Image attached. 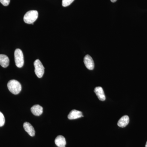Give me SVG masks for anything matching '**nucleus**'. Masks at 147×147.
<instances>
[{"mask_svg": "<svg viewBox=\"0 0 147 147\" xmlns=\"http://www.w3.org/2000/svg\"><path fill=\"white\" fill-rule=\"evenodd\" d=\"M7 88L11 92L15 95L19 94L22 89L21 84L16 80L9 81L7 84Z\"/></svg>", "mask_w": 147, "mask_h": 147, "instance_id": "f257e3e1", "label": "nucleus"}, {"mask_svg": "<svg viewBox=\"0 0 147 147\" xmlns=\"http://www.w3.org/2000/svg\"><path fill=\"white\" fill-rule=\"evenodd\" d=\"M38 17V12L36 10H30L28 11L24 15V22L27 24H33Z\"/></svg>", "mask_w": 147, "mask_h": 147, "instance_id": "f03ea898", "label": "nucleus"}, {"mask_svg": "<svg viewBox=\"0 0 147 147\" xmlns=\"http://www.w3.org/2000/svg\"><path fill=\"white\" fill-rule=\"evenodd\" d=\"M14 59L16 66L21 68L24 65V55L22 50L20 49H16L14 52Z\"/></svg>", "mask_w": 147, "mask_h": 147, "instance_id": "7ed1b4c3", "label": "nucleus"}, {"mask_svg": "<svg viewBox=\"0 0 147 147\" xmlns=\"http://www.w3.org/2000/svg\"><path fill=\"white\" fill-rule=\"evenodd\" d=\"M35 73L38 78H41L42 77L45 71V68L39 59L35 61L34 63Z\"/></svg>", "mask_w": 147, "mask_h": 147, "instance_id": "20e7f679", "label": "nucleus"}, {"mask_svg": "<svg viewBox=\"0 0 147 147\" xmlns=\"http://www.w3.org/2000/svg\"><path fill=\"white\" fill-rule=\"evenodd\" d=\"M84 63L86 67L90 70H92L94 67L93 60L89 55H86L84 58Z\"/></svg>", "mask_w": 147, "mask_h": 147, "instance_id": "39448f33", "label": "nucleus"}, {"mask_svg": "<svg viewBox=\"0 0 147 147\" xmlns=\"http://www.w3.org/2000/svg\"><path fill=\"white\" fill-rule=\"evenodd\" d=\"M24 127L25 131H26L31 137H34L35 134V131L33 127L32 126V125L28 122L24 123Z\"/></svg>", "mask_w": 147, "mask_h": 147, "instance_id": "423d86ee", "label": "nucleus"}, {"mask_svg": "<svg viewBox=\"0 0 147 147\" xmlns=\"http://www.w3.org/2000/svg\"><path fill=\"white\" fill-rule=\"evenodd\" d=\"M94 92L99 100L101 101L105 100V95L102 88L101 87H96L94 89Z\"/></svg>", "mask_w": 147, "mask_h": 147, "instance_id": "0eeeda50", "label": "nucleus"}, {"mask_svg": "<svg viewBox=\"0 0 147 147\" xmlns=\"http://www.w3.org/2000/svg\"><path fill=\"white\" fill-rule=\"evenodd\" d=\"M82 112L76 110H71L68 115V118L70 120L80 118L82 117Z\"/></svg>", "mask_w": 147, "mask_h": 147, "instance_id": "6e6552de", "label": "nucleus"}, {"mask_svg": "<svg viewBox=\"0 0 147 147\" xmlns=\"http://www.w3.org/2000/svg\"><path fill=\"white\" fill-rule=\"evenodd\" d=\"M55 143L58 147H65L66 144L65 138L62 135H59L56 137Z\"/></svg>", "mask_w": 147, "mask_h": 147, "instance_id": "1a4fd4ad", "label": "nucleus"}, {"mask_svg": "<svg viewBox=\"0 0 147 147\" xmlns=\"http://www.w3.org/2000/svg\"><path fill=\"white\" fill-rule=\"evenodd\" d=\"M32 113L34 115L38 116L40 115L43 112V108L39 105H34L31 108Z\"/></svg>", "mask_w": 147, "mask_h": 147, "instance_id": "9d476101", "label": "nucleus"}, {"mask_svg": "<svg viewBox=\"0 0 147 147\" xmlns=\"http://www.w3.org/2000/svg\"><path fill=\"white\" fill-rule=\"evenodd\" d=\"M129 121V117L128 116H123L119 120L118 122V125L121 127H125L128 124Z\"/></svg>", "mask_w": 147, "mask_h": 147, "instance_id": "9b49d317", "label": "nucleus"}, {"mask_svg": "<svg viewBox=\"0 0 147 147\" xmlns=\"http://www.w3.org/2000/svg\"><path fill=\"white\" fill-rule=\"evenodd\" d=\"M9 60L8 57L4 55H0V65L3 67H7L9 65Z\"/></svg>", "mask_w": 147, "mask_h": 147, "instance_id": "f8f14e48", "label": "nucleus"}, {"mask_svg": "<svg viewBox=\"0 0 147 147\" xmlns=\"http://www.w3.org/2000/svg\"><path fill=\"white\" fill-rule=\"evenodd\" d=\"M74 0H62V5L63 6L65 7L68 6L73 2Z\"/></svg>", "mask_w": 147, "mask_h": 147, "instance_id": "ddd939ff", "label": "nucleus"}, {"mask_svg": "<svg viewBox=\"0 0 147 147\" xmlns=\"http://www.w3.org/2000/svg\"><path fill=\"white\" fill-rule=\"evenodd\" d=\"M5 123V119L4 116L1 112H0V127L3 126Z\"/></svg>", "mask_w": 147, "mask_h": 147, "instance_id": "4468645a", "label": "nucleus"}, {"mask_svg": "<svg viewBox=\"0 0 147 147\" xmlns=\"http://www.w3.org/2000/svg\"><path fill=\"white\" fill-rule=\"evenodd\" d=\"M10 0H0V2L5 6H7L10 3Z\"/></svg>", "mask_w": 147, "mask_h": 147, "instance_id": "2eb2a0df", "label": "nucleus"}, {"mask_svg": "<svg viewBox=\"0 0 147 147\" xmlns=\"http://www.w3.org/2000/svg\"><path fill=\"white\" fill-rule=\"evenodd\" d=\"M110 1H111L112 2L115 3L117 1V0H110Z\"/></svg>", "mask_w": 147, "mask_h": 147, "instance_id": "dca6fc26", "label": "nucleus"}, {"mask_svg": "<svg viewBox=\"0 0 147 147\" xmlns=\"http://www.w3.org/2000/svg\"><path fill=\"white\" fill-rule=\"evenodd\" d=\"M145 147H147V142L146 143V146H145Z\"/></svg>", "mask_w": 147, "mask_h": 147, "instance_id": "f3484780", "label": "nucleus"}]
</instances>
